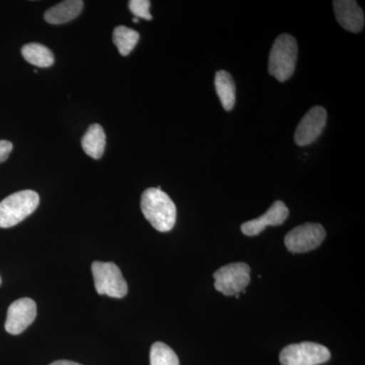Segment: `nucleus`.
<instances>
[{
  "mask_svg": "<svg viewBox=\"0 0 365 365\" xmlns=\"http://www.w3.org/2000/svg\"><path fill=\"white\" fill-rule=\"evenodd\" d=\"M0 284H1V277H0Z\"/></svg>",
  "mask_w": 365,
  "mask_h": 365,
  "instance_id": "obj_22",
  "label": "nucleus"
},
{
  "mask_svg": "<svg viewBox=\"0 0 365 365\" xmlns=\"http://www.w3.org/2000/svg\"><path fill=\"white\" fill-rule=\"evenodd\" d=\"M333 6L336 19L343 29L352 33L361 32L364 26V13L356 1L336 0Z\"/></svg>",
  "mask_w": 365,
  "mask_h": 365,
  "instance_id": "obj_11",
  "label": "nucleus"
},
{
  "mask_svg": "<svg viewBox=\"0 0 365 365\" xmlns=\"http://www.w3.org/2000/svg\"><path fill=\"white\" fill-rule=\"evenodd\" d=\"M37 304L33 299L24 297L14 302L7 309L6 330L11 335H20L35 321Z\"/></svg>",
  "mask_w": 365,
  "mask_h": 365,
  "instance_id": "obj_8",
  "label": "nucleus"
},
{
  "mask_svg": "<svg viewBox=\"0 0 365 365\" xmlns=\"http://www.w3.org/2000/svg\"><path fill=\"white\" fill-rule=\"evenodd\" d=\"M326 237V230L319 223H304L290 230L285 235V246L294 254L307 253L321 246Z\"/></svg>",
  "mask_w": 365,
  "mask_h": 365,
  "instance_id": "obj_7",
  "label": "nucleus"
},
{
  "mask_svg": "<svg viewBox=\"0 0 365 365\" xmlns=\"http://www.w3.org/2000/svg\"><path fill=\"white\" fill-rule=\"evenodd\" d=\"M150 7V1L148 0H131L129 1V9L137 19H144L146 21L153 20Z\"/></svg>",
  "mask_w": 365,
  "mask_h": 365,
  "instance_id": "obj_18",
  "label": "nucleus"
},
{
  "mask_svg": "<svg viewBox=\"0 0 365 365\" xmlns=\"http://www.w3.org/2000/svg\"><path fill=\"white\" fill-rule=\"evenodd\" d=\"M150 365H180V361L170 346L163 342H155L151 346Z\"/></svg>",
  "mask_w": 365,
  "mask_h": 365,
  "instance_id": "obj_17",
  "label": "nucleus"
},
{
  "mask_svg": "<svg viewBox=\"0 0 365 365\" xmlns=\"http://www.w3.org/2000/svg\"><path fill=\"white\" fill-rule=\"evenodd\" d=\"M297 60V43L292 36L283 34L274 42L269 56V73L283 83L292 78Z\"/></svg>",
  "mask_w": 365,
  "mask_h": 365,
  "instance_id": "obj_3",
  "label": "nucleus"
},
{
  "mask_svg": "<svg viewBox=\"0 0 365 365\" xmlns=\"http://www.w3.org/2000/svg\"><path fill=\"white\" fill-rule=\"evenodd\" d=\"M81 145L88 157L100 160L106 148V134L103 127L100 124L91 125L83 137Z\"/></svg>",
  "mask_w": 365,
  "mask_h": 365,
  "instance_id": "obj_13",
  "label": "nucleus"
},
{
  "mask_svg": "<svg viewBox=\"0 0 365 365\" xmlns=\"http://www.w3.org/2000/svg\"><path fill=\"white\" fill-rule=\"evenodd\" d=\"M288 215H289V210L284 202L280 200L276 201L265 215L256 220L242 223L241 227L242 234L248 237L258 235L267 227H277L282 225L287 220Z\"/></svg>",
  "mask_w": 365,
  "mask_h": 365,
  "instance_id": "obj_10",
  "label": "nucleus"
},
{
  "mask_svg": "<svg viewBox=\"0 0 365 365\" xmlns=\"http://www.w3.org/2000/svg\"><path fill=\"white\" fill-rule=\"evenodd\" d=\"M21 54L29 63L41 68L52 66L54 63V55L51 50L39 43H30L24 46Z\"/></svg>",
  "mask_w": 365,
  "mask_h": 365,
  "instance_id": "obj_15",
  "label": "nucleus"
},
{
  "mask_svg": "<svg viewBox=\"0 0 365 365\" xmlns=\"http://www.w3.org/2000/svg\"><path fill=\"white\" fill-rule=\"evenodd\" d=\"M13 150V143L11 141L0 140V163L6 162Z\"/></svg>",
  "mask_w": 365,
  "mask_h": 365,
  "instance_id": "obj_19",
  "label": "nucleus"
},
{
  "mask_svg": "<svg viewBox=\"0 0 365 365\" xmlns=\"http://www.w3.org/2000/svg\"><path fill=\"white\" fill-rule=\"evenodd\" d=\"M141 211L144 217L160 232L173 230L177 220V208L172 199L162 189L150 188L141 196Z\"/></svg>",
  "mask_w": 365,
  "mask_h": 365,
  "instance_id": "obj_1",
  "label": "nucleus"
},
{
  "mask_svg": "<svg viewBox=\"0 0 365 365\" xmlns=\"http://www.w3.org/2000/svg\"><path fill=\"white\" fill-rule=\"evenodd\" d=\"M327 123V111L323 107H314L304 115L295 130L297 145L307 146L314 143L321 135Z\"/></svg>",
  "mask_w": 365,
  "mask_h": 365,
  "instance_id": "obj_9",
  "label": "nucleus"
},
{
  "mask_svg": "<svg viewBox=\"0 0 365 365\" xmlns=\"http://www.w3.org/2000/svg\"><path fill=\"white\" fill-rule=\"evenodd\" d=\"M251 268L246 263H232L218 269L213 274L215 287L217 292L227 297L237 295L246 292L245 288L248 287L251 277Z\"/></svg>",
  "mask_w": 365,
  "mask_h": 365,
  "instance_id": "obj_6",
  "label": "nucleus"
},
{
  "mask_svg": "<svg viewBox=\"0 0 365 365\" xmlns=\"http://www.w3.org/2000/svg\"><path fill=\"white\" fill-rule=\"evenodd\" d=\"M39 203V194L33 190H24L6 197L0 202V227L19 225L32 215Z\"/></svg>",
  "mask_w": 365,
  "mask_h": 365,
  "instance_id": "obj_2",
  "label": "nucleus"
},
{
  "mask_svg": "<svg viewBox=\"0 0 365 365\" xmlns=\"http://www.w3.org/2000/svg\"><path fill=\"white\" fill-rule=\"evenodd\" d=\"M133 21L135 24L138 23V19H137V18L134 19Z\"/></svg>",
  "mask_w": 365,
  "mask_h": 365,
  "instance_id": "obj_21",
  "label": "nucleus"
},
{
  "mask_svg": "<svg viewBox=\"0 0 365 365\" xmlns=\"http://www.w3.org/2000/svg\"><path fill=\"white\" fill-rule=\"evenodd\" d=\"M331 359V352L324 345L314 342H302L288 345L280 352L282 365H319Z\"/></svg>",
  "mask_w": 365,
  "mask_h": 365,
  "instance_id": "obj_5",
  "label": "nucleus"
},
{
  "mask_svg": "<svg viewBox=\"0 0 365 365\" xmlns=\"http://www.w3.org/2000/svg\"><path fill=\"white\" fill-rule=\"evenodd\" d=\"M91 272L98 294L123 299L128 292V285L116 264L112 262H93Z\"/></svg>",
  "mask_w": 365,
  "mask_h": 365,
  "instance_id": "obj_4",
  "label": "nucleus"
},
{
  "mask_svg": "<svg viewBox=\"0 0 365 365\" xmlns=\"http://www.w3.org/2000/svg\"><path fill=\"white\" fill-rule=\"evenodd\" d=\"M49 365H83L79 364L78 362L69 361V360H57V361L52 362Z\"/></svg>",
  "mask_w": 365,
  "mask_h": 365,
  "instance_id": "obj_20",
  "label": "nucleus"
},
{
  "mask_svg": "<svg viewBox=\"0 0 365 365\" xmlns=\"http://www.w3.org/2000/svg\"><path fill=\"white\" fill-rule=\"evenodd\" d=\"M83 9L81 0H66L52 6L45 13V21L52 25H61L78 18Z\"/></svg>",
  "mask_w": 365,
  "mask_h": 365,
  "instance_id": "obj_12",
  "label": "nucleus"
},
{
  "mask_svg": "<svg viewBox=\"0 0 365 365\" xmlns=\"http://www.w3.org/2000/svg\"><path fill=\"white\" fill-rule=\"evenodd\" d=\"M139 38L140 36L138 32L124 26H117L113 33V41L122 56L130 54L138 43Z\"/></svg>",
  "mask_w": 365,
  "mask_h": 365,
  "instance_id": "obj_16",
  "label": "nucleus"
},
{
  "mask_svg": "<svg viewBox=\"0 0 365 365\" xmlns=\"http://www.w3.org/2000/svg\"><path fill=\"white\" fill-rule=\"evenodd\" d=\"M215 85L223 109L232 111L235 104V85L234 78L227 71L216 72Z\"/></svg>",
  "mask_w": 365,
  "mask_h": 365,
  "instance_id": "obj_14",
  "label": "nucleus"
}]
</instances>
